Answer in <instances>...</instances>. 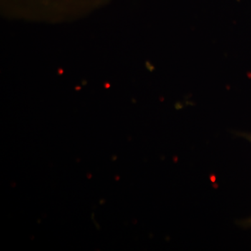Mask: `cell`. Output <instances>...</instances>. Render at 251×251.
<instances>
[{
  "mask_svg": "<svg viewBox=\"0 0 251 251\" xmlns=\"http://www.w3.org/2000/svg\"><path fill=\"white\" fill-rule=\"evenodd\" d=\"M108 0H3L15 13L50 16L78 14L97 9Z\"/></svg>",
  "mask_w": 251,
  "mask_h": 251,
  "instance_id": "obj_1",
  "label": "cell"
},
{
  "mask_svg": "<svg viewBox=\"0 0 251 251\" xmlns=\"http://www.w3.org/2000/svg\"><path fill=\"white\" fill-rule=\"evenodd\" d=\"M242 225L244 227H251V217L249 218L245 221H243L242 222Z\"/></svg>",
  "mask_w": 251,
  "mask_h": 251,
  "instance_id": "obj_2",
  "label": "cell"
},
{
  "mask_svg": "<svg viewBox=\"0 0 251 251\" xmlns=\"http://www.w3.org/2000/svg\"><path fill=\"white\" fill-rule=\"evenodd\" d=\"M241 135H242L243 137H244V138H247V139L250 140L251 142V134H246V133H242Z\"/></svg>",
  "mask_w": 251,
  "mask_h": 251,
  "instance_id": "obj_3",
  "label": "cell"
}]
</instances>
